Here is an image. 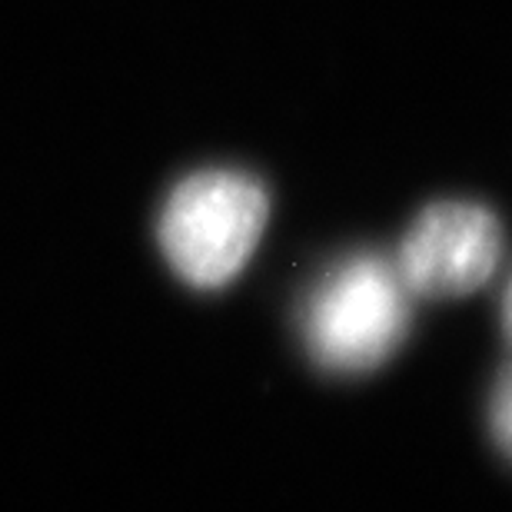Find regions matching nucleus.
I'll return each instance as SVG.
<instances>
[{"label": "nucleus", "instance_id": "f257e3e1", "mask_svg": "<svg viewBox=\"0 0 512 512\" xmlns=\"http://www.w3.org/2000/svg\"><path fill=\"white\" fill-rule=\"evenodd\" d=\"M403 276L376 253L336 263L313 286L303 306L306 350L326 373H370L403 343L409 326Z\"/></svg>", "mask_w": 512, "mask_h": 512}, {"label": "nucleus", "instance_id": "f03ea898", "mask_svg": "<svg viewBox=\"0 0 512 512\" xmlns=\"http://www.w3.org/2000/svg\"><path fill=\"white\" fill-rule=\"evenodd\" d=\"M270 200L240 170H200L177 183L160 213V250L183 283L217 290L237 276L260 243Z\"/></svg>", "mask_w": 512, "mask_h": 512}, {"label": "nucleus", "instance_id": "7ed1b4c3", "mask_svg": "<svg viewBox=\"0 0 512 512\" xmlns=\"http://www.w3.org/2000/svg\"><path fill=\"white\" fill-rule=\"evenodd\" d=\"M499 256L503 230L493 213L479 203L443 200L419 213L399 247L396 270L413 296L456 300L496 273Z\"/></svg>", "mask_w": 512, "mask_h": 512}, {"label": "nucleus", "instance_id": "20e7f679", "mask_svg": "<svg viewBox=\"0 0 512 512\" xmlns=\"http://www.w3.org/2000/svg\"><path fill=\"white\" fill-rule=\"evenodd\" d=\"M489 429H493L496 446L512 459V363L499 376L493 403H489Z\"/></svg>", "mask_w": 512, "mask_h": 512}, {"label": "nucleus", "instance_id": "39448f33", "mask_svg": "<svg viewBox=\"0 0 512 512\" xmlns=\"http://www.w3.org/2000/svg\"><path fill=\"white\" fill-rule=\"evenodd\" d=\"M503 330H506L509 343H512V280H509L506 293H503Z\"/></svg>", "mask_w": 512, "mask_h": 512}]
</instances>
